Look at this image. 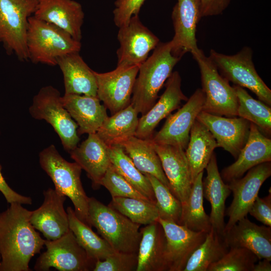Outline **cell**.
<instances>
[{
    "label": "cell",
    "instance_id": "277c9868",
    "mask_svg": "<svg viewBox=\"0 0 271 271\" xmlns=\"http://www.w3.org/2000/svg\"><path fill=\"white\" fill-rule=\"evenodd\" d=\"M88 220L115 251L138 253L141 225L94 197H89Z\"/></svg>",
    "mask_w": 271,
    "mask_h": 271
},
{
    "label": "cell",
    "instance_id": "74e56055",
    "mask_svg": "<svg viewBox=\"0 0 271 271\" xmlns=\"http://www.w3.org/2000/svg\"><path fill=\"white\" fill-rule=\"evenodd\" d=\"M144 175L153 187L159 218L179 224L182 210L181 201L157 178L148 174Z\"/></svg>",
    "mask_w": 271,
    "mask_h": 271
},
{
    "label": "cell",
    "instance_id": "d590c367",
    "mask_svg": "<svg viewBox=\"0 0 271 271\" xmlns=\"http://www.w3.org/2000/svg\"><path fill=\"white\" fill-rule=\"evenodd\" d=\"M238 101L237 116L255 124L268 136L271 134V108L252 97L240 86L234 85Z\"/></svg>",
    "mask_w": 271,
    "mask_h": 271
},
{
    "label": "cell",
    "instance_id": "5bb4252c",
    "mask_svg": "<svg viewBox=\"0 0 271 271\" xmlns=\"http://www.w3.org/2000/svg\"><path fill=\"white\" fill-rule=\"evenodd\" d=\"M117 50V65L140 66L150 52L160 43L159 38L145 26L139 15L132 16L129 22L119 28Z\"/></svg>",
    "mask_w": 271,
    "mask_h": 271
},
{
    "label": "cell",
    "instance_id": "83f0119b",
    "mask_svg": "<svg viewBox=\"0 0 271 271\" xmlns=\"http://www.w3.org/2000/svg\"><path fill=\"white\" fill-rule=\"evenodd\" d=\"M63 76L65 94L97 96V82L94 71L79 54L74 52L57 60Z\"/></svg>",
    "mask_w": 271,
    "mask_h": 271
},
{
    "label": "cell",
    "instance_id": "f6af8a7d",
    "mask_svg": "<svg viewBox=\"0 0 271 271\" xmlns=\"http://www.w3.org/2000/svg\"><path fill=\"white\" fill-rule=\"evenodd\" d=\"M230 2V0H200L202 17L221 14Z\"/></svg>",
    "mask_w": 271,
    "mask_h": 271
},
{
    "label": "cell",
    "instance_id": "4fadbf2b",
    "mask_svg": "<svg viewBox=\"0 0 271 271\" xmlns=\"http://www.w3.org/2000/svg\"><path fill=\"white\" fill-rule=\"evenodd\" d=\"M186 101L176 112L167 116L162 128L152 138L154 143L186 149L191 127L204 103L202 89H197Z\"/></svg>",
    "mask_w": 271,
    "mask_h": 271
},
{
    "label": "cell",
    "instance_id": "2e32d148",
    "mask_svg": "<svg viewBox=\"0 0 271 271\" xmlns=\"http://www.w3.org/2000/svg\"><path fill=\"white\" fill-rule=\"evenodd\" d=\"M202 18L200 0H177L172 13L175 34L170 42L174 55L181 58L199 48L196 32Z\"/></svg>",
    "mask_w": 271,
    "mask_h": 271
},
{
    "label": "cell",
    "instance_id": "484cf974",
    "mask_svg": "<svg viewBox=\"0 0 271 271\" xmlns=\"http://www.w3.org/2000/svg\"><path fill=\"white\" fill-rule=\"evenodd\" d=\"M207 176L202 182L203 196L211 205L209 216L211 227L223 236L225 223V201L231 191L225 184L218 170L216 156L212 154L206 168Z\"/></svg>",
    "mask_w": 271,
    "mask_h": 271
},
{
    "label": "cell",
    "instance_id": "1f68e13d",
    "mask_svg": "<svg viewBox=\"0 0 271 271\" xmlns=\"http://www.w3.org/2000/svg\"><path fill=\"white\" fill-rule=\"evenodd\" d=\"M67 212L70 229L90 258L96 261L103 260L115 252L104 238L76 216L71 207H67Z\"/></svg>",
    "mask_w": 271,
    "mask_h": 271
},
{
    "label": "cell",
    "instance_id": "60d3db41",
    "mask_svg": "<svg viewBox=\"0 0 271 271\" xmlns=\"http://www.w3.org/2000/svg\"><path fill=\"white\" fill-rule=\"evenodd\" d=\"M138 262L137 253L115 251L103 260H97L93 271L136 270Z\"/></svg>",
    "mask_w": 271,
    "mask_h": 271
},
{
    "label": "cell",
    "instance_id": "9c48e42d",
    "mask_svg": "<svg viewBox=\"0 0 271 271\" xmlns=\"http://www.w3.org/2000/svg\"><path fill=\"white\" fill-rule=\"evenodd\" d=\"M209 57L224 78L235 85L249 89L259 100L270 106L271 90L255 70L250 48L244 47L232 55L223 54L211 49Z\"/></svg>",
    "mask_w": 271,
    "mask_h": 271
},
{
    "label": "cell",
    "instance_id": "6da1fadb",
    "mask_svg": "<svg viewBox=\"0 0 271 271\" xmlns=\"http://www.w3.org/2000/svg\"><path fill=\"white\" fill-rule=\"evenodd\" d=\"M18 203L0 213V271H30L31 258L45 244L30 221L31 211Z\"/></svg>",
    "mask_w": 271,
    "mask_h": 271
},
{
    "label": "cell",
    "instance_id": "7bdbcfd3",
    "mask_svg": "<svg viewBox=\"0 0 271 271\" xmlns=\"http://www.w3.org/2000/svg\"><path fill=\"white\" fill-rule=\"evenodd\" d=\"M251 216L264 225L271 227V192L263 197L257 196L248 211Z\"/></svg>",
    "mask_w": 271,
    "mask_h": 271
},
{
    "label": "cell",
    "instance_id": "f1b7e54d",
    "mask_svg": "<svg viewBox=\"0 0 271 271\" xmlns=\"http://www.w3.org/2000/svg\"><path fill=\"white\" fill-rule=\"evenodd\" d=\"M218 145L208 129L197 119L190 132L185 155L189 164L192 182L206 169Z\"/></svg>",
    "mask_w": 271,
    "mask_h": 271
},
{
    "label": "cell",
    "instance_id": "4316f807",
    "mask_svg": "<svg viewBox=\"0 0 271 271\" xmlns=\"http://www.w3.org/2000/svg\"><path fill=\"white\" fill-rule=\"evenodd\" d=\"M140 231L142 236L136 271H167L166 240L162 226L156 221L145 225Z\"/></svg>",
    "mask_w": 271,
    "mask_h": 271
},
{
    "label": "cell",
    "instance_id": "7c38bea8",
    "mask_svg": "<svg viewBox=\"0 0 271 271\" xmlns=\"http://www.w3.org/2000/svg\"><path fill=\"white\" fill-rule=\"evenodd\" d=\"M270 175L271 162H267L249 169L243 177L228 182L233 199L225 212L228 219L225 224L224 232L246 216L261 186Z\"/></svg>",
    "mask_w": 271,
    "mask_h": 271
},
{
    "label": "cell",
    "instance_id": "44dd1931",
    "mask_svg": "<svg viewBox=\"0 0 271 271\" xmlns=\"http://www.w3.org/2000/svg\"><path fill=\"white\" fill-rule=\"evenodd\" d=\"M181 77L178 71L172 73L166 83L164 93L152 107L139 119L135 136L142 139H151L159 123L188 98L181 89Z\"/></svg>",
    "mask_w": 271,
    "mask_h": 271
},
{
    "label": "cell",
    "instance_id": "ab89813d",
    "mask_svg": "<svg viewBox=\"0 0 271 271\" xmlns=\"http://www.w3.org/2000/svg\"><path fill=\"white\" fill-rule=\"evenodd\" d=\"M101 186L109 191L112 197L131 198L151 202L126 181L112 164L102 179Z\"/></svg>",
    "mask_w": 271,
    "mask_h": 271
},
{
    "label": "cell",
    "instance_id": "e0dca14e",
    "mask_svg": "<svg viewBox=\"0 0 271 271\" xmlns=\"http://www.w3.org/2000/svg\"><path fill=\"white\" fill-rule=\"evenodd\" d=\"M196 119L210 131L218 147L237 158L247 142L250 122L240 117H223L203 111Z\"/></svg>",
    "mask_w": 271,
    "mask_h": 271
},
{
    "label": "cell",
    "instance_id": "d6a6232c",
    "mask_svg": "<svg viewBox=\"0 0 271 271\" xmlns=\"http://www.w3.org/2000/svg\"><path fill=\"white\" fill-rule=\"evenodd\" d=\"M200 173L194 180L189 196L182 205L180 225H184L195 231L208 233L211 228L209 216L203 207V176Z\"/></svg>",
    "mask_w": 271,
    "mask_h": 271
},
{
    "label": "cell",
    "instance_id": "f546056e",
    "mask_svg": "<svg viewBox=\"0 0 271 271\" xmlns=\"http://www.w3.org/2000/svg\"><path fill=\"white\" fill-rule=\"evenodd\" d=\"M120 146L141 173L154 176L170 190L169 181L151 139H142L132 136Z\"/></svg>",
    "mask_w": 271,
    "mask_h": 271
},
{
    "label": "cell",
    "instance_id": "52a82bcc",
    "mask_svg": "<svg viewBox=\"0 0 271 271\" xmlns=\"http://www.w3.org/2000/svg\"><path fill=\"white\" fill-rule=\"evenodd\" d=\"M29 112L34 118L45 120L53 127L67 152L77 146L80 141L78 125L64 107L56 88L51 85L42 87L34 96Z\"/></svg>",
    "mask_w": 271,
    "mask_h": 271
},
{
    "label": "cell",
    "instance_id": "ac0fdd59",
    "mask_svg": "<svg viewBox=\"0 0 271 271\" xmlns=\"http://www.w3.org/2000/svg\"><path fill=\"white\" fill-rule=\"evenodd\" d=\"M43 195V204L31 211L30 221L47 240H55L70 230L68 214L64 208L66 196L52 188L44 191Z\"/></svg>",
    "mask_w": 271,
    "mask_h": 271
},
{
    "label": "cell",
    "instance_id": "d6986e66",
    "mask_svg": "<svg viewBox=\"0 0 271 271\" xmlns=\"http://www.w3.org/2000/svg\"><path fill=\"white\" fill-rule=\"evenodd\" d=\"M153 144L169 181L170 190L183 205L189 196L193 184L185 150L171 145L153 142Z\"/></svg>",
    "mask_w": 271,
    "mask_h": 271
},
{
    "label": "cell",
    "instance_id": "cb8c5ba5",
    "mask_svg": "<svg viewBox=\"0 0 271 271\" xmlns=\"http://www.w3.org/2000/svg\"><path fill=\"white\" fill-rule=\"evenodd\" d=\"M87 138L69 153L71 158L84 170L92 182L93 189H99L101 181L111 164L108 147L96 133Z\"/></svg>",
    "mask_w": 271,
    "mask_h": 271
},
{
    "label": "cell",
    "instance_id": "ffe728a7",
    "mask_svg": "<svg viewBox=\"0 0 271 271\" xmlns=\"http://www.w3.org/2000/svg\"><path fill=\"white\" fill-rule=\"evenodd\" d=\"M33 16L61 29L80 42L84 13L79 3L74 0H37Z\"/></svg>",
    "mask_w": 271,
    "mask_h": 271
},
{
    "label": "cell",
    "instance_id": "8d00e7d4",
    "mask_svg": "<svg viewBox=\"0 0 271 271\" xmlns=\"http://www.w3.org/2000/svg\"><path fill=\"white\" fill-rule=\"evenodd\" d=\"M108 206L140 225L158 221L159 216L155 204L144 200L126 197H112Z\"/></svg>",
    "mask_w": 271,
    "mask_h": 271
},
{
    "label": "cell",
    "instance_id": "7402d4cb",
    "mask_svg": "<svg viewBox=\"0 0 271 271\" xmlns=\"http://www.w3.org/2000/svg\"><path fill=\"white\" fill-rule=\"evenodd\" d=\"M236 159L220 173L224 181L228 183L241 178L252 168L271 162V140L262 134L255 124L250 122L247 142Z\"/></svg>",
    "mask_w": 271,
    "mask_h": 271
},
{
    "label": "cell",
    "instance_id": "3957f363",
    "mask_svg": "<svg viewBox=\"0 0 271 271\" xmlns=\"http://www.w3.org/2000/svg\"><path fill=\"white\" fill-rule=\"evenodd\" d=\"M39 163L53 181L55 189L72 202L76 216L90 226L88 220L89 197L81 181L82 169L79 165L64 159L53 145L40 153Z\"/></svg>",
    "mask_w": 271,
    "mask_h": 271
},
{
    "label": "cell",
    "instance_id": "836d02e7",
    "mask_svg": "<svg viewBox=\"0 0 271 271\" xmlns=\"http://www.w3.org/2000/svg\"><path fill=\"white\" fill-rule=\"evenodd\" d=\"M228 250L223 236L211 227L204 241L188 259L183 271H207L209 267L220 260Z\"/></svg>",
    "mask_w": 271,
    "mask_h": 271
},
{
    "label": "cell",
    "instance_id": "5b68a950",
    "mask_svg": "<svg viewBox=\"0 0 271 271\" xmlns=\"http://www.w3.org/2000/svg\"><path fill=\"white\" fill-rule=\"evenodd\" d=\"M26 45L29 60L51 66L57 65L59 58L81 48V42L69 34L34 16L29 19Z\"/></svg>",
    "mask_w": 271,
    "mask_h": 271
},
{
    "label": "cell",
    "instance_id": "8992f818",
    "mask_svg": "<svg viewBox=\"0 0 271 271\" xmlns=\"http://www.w3.org/2000/svg\"><path fill=\"white\" fill-rule=\"evenodd\" d=\"M191 54L200 69L201 89L205 95L202 111L228 117L237 116L238 101L233 87L202 50L198 48Z\"/></svg>",
    "mask_w": 271,
    "mask_h": 271
},
{
    "label": "cell",
    "instance_id": "d4e9b609",
    "mask_svg": "<svg viewBox=\"0 0 271 271\" xmlns=\"http://www.w3.org/2000/svg\"><path fill=\"white\" fill-rule=\"evenodd\" d=\"M64 107L78 125V135L96 133L108 116L106 108L97 96L64 94L62 96Z\"/></svg>",
    "mask_w": 271,
    "mask_h": 271
},
{
    "label": "cell",
    "instance_id": "603a6c76",
    "mask_svg": "<svg viewBox=\"0 0 271 271\" xmlns=\"http://www.w3.org/2000/svg\"><path fill=\"white\" fill-rule=\"evenodd\" d=\"M223 238L229 248L244 247L259 260L271 261V227L258 225L245 217L226 231Z\"/></svg>",
    "mask_w": 271,
    "mask_h": 271
},
{
    "label": "cell",
    "instance_id": "9a60e30c",
    "mask_svg": "<svg viewBox=\"0 0 271 271\" xmlns=\"http://www.w3.org/2000/svg\"><path fill=\"white\" fill-rule=\"evenodd\" d=\"M166 236L167 271H183L195 249L204 241L207 232L195 231L176 222L159 218Z\"/></svg>",
    "mask_w": 271,
    "mask_h": 271
},
{
    "label": "cell",
    "instance_id": "f35d334b",
    "mask_svg": "<svg viewBox=\"0 0 271 271\" xmlns=\"http://www.w3.org/2000/svg\"><path fill=\"white\" fill-rule=\"evenodd\" d=\"M259 260L252 251L244 247H230L218 261L211 264L207 271H252Z\"/></svg>",
    "mask_w": 271,
    "mask_h": 271
},
{
    "label": "cell",
    "instance_id": "7a4b0ae2",
    "mask_svg": "<svg viewBox=\"0 0 271 271\" xmlns=\"http://www.w3.org/2000/svg\"><path fill=\"white\" fill-rule=\"evenodd\" d=\"M180 59L172 54L170 41L160 42L140 66L130 102L138 113L145 114L156 102L159 91Z\"/></svg>",
    "mask_w": 271,
    "mask_h": 271
},
{
    "label": "cell",
    "instance_id": "30bf717a",
    "mask_svg": "<svg viewBox=\"0 0 271 271\" xmlns=\"http://www.w3.org/2000/svg\"><path fill=\"white\" fill-rule=\"evenodd\" d=\"M44 245L46 250L37 258L35 270L48 271L51 267L60 271L93 270L96 261L88 256L70 229L59 238L45 240Z\"/></svg>",
    "mask_w": 271,
    "mask_h": 271
},
{
    "label": "cell",
    "instance_id": "b9f144b4",
    "mask_svg": "<svg viewBox=\"0 0 271 271\" xmlns=\"http://www.w3.org/2000/svg\"><path fill=\"white\" fill-rule=\"evenodd\" d=\"M145 0H116L113 11V20L119 28L127 24L133 15H138Z\"/></svg>",
    "mask_w": 271,
    "mask_h": 271
},
{
    "label": "cell",
    "instance_id": "ee69618b",
    "mask_svg": "<svg viewBox=\"0 0 271 271\" xmlns=\"http://www.w3.org/2000/svg\"><path fill=\"white\" fill-rule=\"evenodd\" d=\"M0 165V191L3 194L8 203H18L21 204L31 205L32 200L31 197L22 195L13 190L7 184L2 174Z\"/></svg>",
    "mask_w": 271,
    "mask_h": 271
},
{
    "label": "cell",
    "instance_id": "8fae6325",
    "mask_svg": "<svg viewBox=\"0 0 271 271\" xmlns=\"http://www.w3.org/2000/svg\"><path fill=\"white\" fill-rule=\"evenodd\" d=\"M140 66L119 65L105 73L94 71L97 82V96L103 102L111 115L126 108L131 96Z\"/></svg>",
    "mask_w": 271,
    "mask_h": 271
},
{
    "label": "cell",
    "instance_id": "e575fe53",
    "mask_svg": "<svg viewBox=\"0 0 271 271\" xmlns=\"http://www.w3.org/2000/svg\"><path fill=\"white\" fill-rule=\"evenodd\" d=\"M108 150L111 163L117 172L136 190L155 204L156 198L149 180L136 168L122 147L120 145L110 146Z\"/></svg>",
    "mask_w": 271,
    "mask_h": 271
},
{
    "label": "cell",
    "instance_id": "ba28073f",
    "mask_svg": "<svg viewBox=\"0 0 271 271\" xmlns=\"http://www.w3.org/2000/svg\"><path fill=\"white\" fill-rule=\"evenodd\" d=\"M37 5V0H0V43L22 62L29 61L26 35Z\"/></svg>",
    "mask_w": 271,
    "mask_h": 271
},
{
    "label": "cell",
    "instance_id": "7dc6e473",
    "mask_svg": "<svg viewBox=\"0 0 271 271\" xmlns=\"http://www.w3.org/2000/svg\"><path fill=\"white\" fill-rule=\"evenodd\" d=\"M0 258H1V254H0Z\"/></svg>",
    "mask_w": 271,
    "mask_h": 271
},
{
    "label": "cell",
    "instance_id": "bcb514c9",
    "mask_svg": "<svg viewBox=\"0 0 271 271\" xmlns=\"http://www.w3.org/2000/svg\"><path fill=\"white\" fill-rule=\"evenodd\" d=\"M270 261L267 259L258 260L254 264L252 271H270Z\"/></svg>",
    "mask_w": 271,
    "mask_h": 271
},
{
    "label": "cell",
    "instance_id": "4dcf8cb0",
    "mask_svg": "<svg viewBox=\"0 0 271 271\" xmlns=\"http://www.w3.org/2000/svg\"><path fill=\"white\" fill-rule=\"evenodd\" d=\"M138 114L130 103L126 108L107 116L96 133L108 147L120 145L135 136L139 122Z\"/></svg>",
    "mask_w": 271,
    "mask_h": 271
}]
</instances>
